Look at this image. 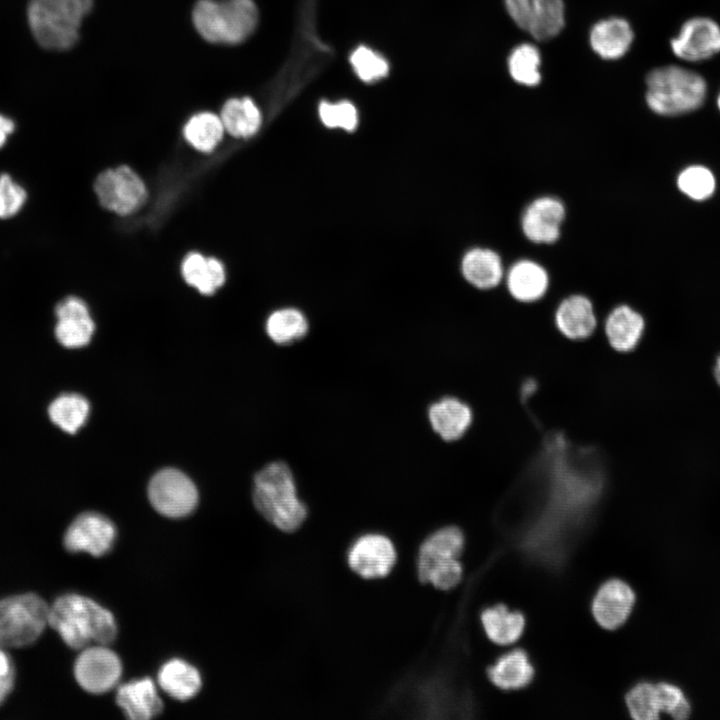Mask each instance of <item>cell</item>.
I'll return each mask as SVG.
<instances>
[{"label": "cell", "instance_id": "6da1fadb", "mask_svg": "<svg viewBox=\"0 0 720 720\" xmlns=\"http://www.w3.org/2000/svg\"><path fill=\"white\" fill-rule=\"evenodd\" d=\"M48 624L73 649H84L91 643L111 644L117 635L113 614L95 601L66 594L50 606Z\"/></svg>", "mask_w": 720, "mask_h": 720}, {"label": "cell", "instance_id": "7a4b0ae2", "mask_svg": "<svg viewBox=\"0 0 720 720\" xmlns=\"http://www.w3.org/2000/svg\"><path fill=\"white\" fill-rule=\"evenodd\" d=\"M253 503L268 522L285 533L299 529L308 513L298 497L290 468L280 461L266 465L256 474Z\"/></svg>", "mask_w": 720, "mask_h": 720}, {"label": "cell", "instance_id": "3957f363", "mask_svg": "<svg viewBox=\"0 0 720 720\" xmlns=\"http://www.w3.org/2000/svg\"><path fill=\"white\" fill-rule=\"evenodd\" d=\"M646 103L656 114L675 116L699 108L706 97L705 79L675 65L653 69L646 77Z\"/></svg>", "mask_w": 720, "mask_h": 720}, {"label": "cell", "instance_id": "277c9868", "mask_svg": "<svg viewBox=\"0 0 720 720\" xmlns=\"http://www.w3.org/2000/svg\"><path fill=\"white\" fill-rule=\"evenodd\" d=\"M92 4L93 0H30L27 18L32 35L45 49L71 48Z\"/></svg>", "mask_w": 720, "mask_h": 720}, {"label": "cell", "instance_id": "5b68a950", "mask_svg": "<svg viewBox=\"0 0 720 720\" xmlns=\"http://www.w3.org/2000/svg\"><path fill=\"white\" fill-rule=\"evenodd\" d=\"M192 18L196 30L205 40L238 44L254 31L258 11L252 0H199Z\"/></svg>", "mask_w": 720, "mask_h": 720}, {"label": "cell", "instance_id": "8992f818", "mask_svg": "<svg viewBox=\"0 0 720 720\" xmlns=\"http://www.w3.org/2000/svg\"><path fill=\"white\" fill-rule=\"evenodd\" d=\"M50 607L33 593L0 600V646L20 648L31 645L48 624Z\"/></svg>", "mask_w": 720, "mask_h": 720}, {"label": "cell", "instance_id": "52a82bcc", "mask_svg": "<svg viewBox=\"0 0 720 720\" xmlns=\"http://www.w3.org/2000/svg\"><path fill=\"white\" fill-rule=\"evenodd\" d=\"M148 497L153 508L169 518L187 516L198 503L194 483L184 473L173 468L160 470L152 477Z\"/></svg>", "mask_w": 720, "mask_h": 720}, {"label": "cell", "instance_id": "ba28073f", "mask_svg": "<svg viewBox=\"0 0 720 720\" xmlns=\"http://www.w3.org/2000/svg\"><path fill=\"white\" fill-rule=\"evenodd\" d=\"M94 188L100 204L120 215L136 211L147 198L144 182L127 166L102 172Z\"/></svg>", "mask_w": 720, "mask_h": 720}, {"label": "cell", "instance_id": "9c48e42d", "mask_svg": "<svg viewBox=\"0 0 720 720\" xmlns=\"http://www.w3.org/2000/svg\"><path fill=\"white\" fill-rule=\"evenodd\" d=\"M346 557L354 574L365 580H375L391 573L397 562V551L389 537L368 533L352 543Z\"/></svg>", "mask_w": 720, "mask_h": 720}, {"label": "cell", "instance_id": "30bf717a", "mask_svg": "<svg viewBox=\"0 0 720 720\" xmlns=\"http://www.w3.org/2000/svg\"><path fill=\"white\" fill-rule=\"evenodd\" d=\"M122 674V664L112 650L105 645L86 647L74 664V676L78 684L92 694H103L114 688Z\"/></svg>", "mask_w": 720, "mask_h": 720}, {"label": "cell", "instance_id": "8fae6325", "mask_svg": "<svg viewBox=\"0 0 720 720\" xmlns=\"http://www.w3.org/2000/svg\"><path fill=\"white\" fill-rule=\"evenodd\" d=\"M116 535V527L107 517L96 512H85L68 527L64 546L70 552H86L99 557L111 550Z\"/></svg>", "mask_w": 720, "mask_h": 720}, {"label": "cell", "instance_id": "7c38bea8", "mask_svg": "<svg viewBox=\"0 0 720 720\" xmlns=\"http://www.w3.org/2000/svg\"><path fill=\"white\" fill-rule=\"evenodd\" d=\"M674 55L684 61L699 62L720 53V26L710 18L687 20L670 41Z\"/></svg>", "mask_w": 720, "mask_h": 720}, {"label": "cell", "instance_id": "4fadbf2b", "mask_svg": "<svg viewBox=\"0 0 720 720\" xmlns=\"http://www.w3.org/2000/svg\"><path fill=\"white\" fill-rule=\"evenodd\" d=\"M464 545V534L456 526L440 528L427 536L419 546L416 557V572L419 581L427 584L434 571L459 559Z\"/></svg>", "mask_w": 720, "mask_h": 720}, {"label": "cell", "instance_id": "5bb4252c", "mask_svg": "<svg viewBox=\"0 0 720 720\" xmlns=\"http://www.w3.org/2000/svg\"><path fill=\"white\" fill-rule=\"evenodd\" d=\"M566 217L563 202L553 196H541L531 201L521 217L525 237L536 244H552L560 238Z\"/></svg>", "mask_w": 720, "mask_h": 720}, {"label": "cell", "instance_id": "9a60e30c", "mask_svg": "<svg viewBox=\"0 0 720 720\" xmlns=\"http://www.w3.org/2000/svg\"><path fill=\"white\" fill-rule=\"evenodd\" d=\"M634 603L632 588L620 579H610L597 590L592 600V614L601 627L615 630L628 619Z\"/></svg>", "mask_w": 720, "mask_h": 720}, {"label": "cell", "instance_id": "2e32d148", "mask_svg": "<svg viewBox=\"0 0 720 720\" xmlns=\"http://www.w3.org/2000/svg\"><path fill=\"white\" fill-rule=\"evenodd\" d=\"M55 314V336L61 345L79 348L89 343L95 324L83 300L69 296L57 304Z\"/></svg>", "mask_w": 720, "mask_h": 720}, {"label": "cell", "instance_id": "e0dca14e", "mask_svg": "<svg viewBox=\"0 0 720 720\" xmlns=\"http://www.w3.org/2000/svg\"><path fill=\"white\" fill-rule=\"evenodd\" d=\"M116 703L127 718L149 720L163 710V702L152 679L132 680L117 689Z\"/></svg>", "mask_w": 720, "mask_h": 720}, {"label": "cell", "instance_id": "ac0fdd59", "mask_svg": "<svg viewBox=\"0 0 720 720\" xmlns=\"http://www.w3.org/2000/svg\"><path fill=\"white\" fill-rule=\"evenodd\" d=\"M554 320L560 333L571 340L588 338L597 325L592 302L580 294L563 299L555 311Z\"/></svg>", "mask_w": 720, "mask_h": 720}, {"label": "cell", "instance_id": "d6986e66", "mask_svg": "<svg viewBox=\"0 0 720 720\" xmlns=\"http://www.w3.org/2000/svg\"><path fill=\"white\" fill-rule=\"evenodd\" d=\"M510 295L519 302L532 303L541 299L549 287L546 269L530 259L513 263L504 276Z\"/></svg>", "mask_w": 720, "mask_h": 720}, {"label": "cell", "instance_id": "ffe728a7", "mask_svg": "<svg viewBox=\"0 0 720 720\" xmlns=\"http://www.w3.org/2000/svg\"><path fill=\"white\" fill-rule=\"evenodd\" d=\"M461 271L467 282L482 290L495 288L505 276L500 255L483 247L472 248L465 253Z\"/></svg>", "mask_w": 720, "mask_h": 720}, {"label": "cell", "instance_id": "44dd1931", "mask_svg": "<svg viewBox=\"0 0 720 720\" xmlns=\"http://www.w3.org/2000/svg\"><path fill=\"white\" fill-rule=\"evenodd\" d=\"M433 430L445 441L461 438L472 422V411L464 402L445 397L433 403L428 410Z\"/></svg>", "mask_w": 720, "mask_h": 720}, {"label": "cell", "instance_id": "7402d4cb", "mask_svg": "<svg viewBox=\"0 0 720 720\" xmlns=\"http://www.w3.org/2000/svg\"><path fill=\"white\" fill-rule=\"evenodd\" d=\"M490 681L502 690H518L528 686L535 669L526 651L513 649L502 654L488 667Z\"/></svg>", "mask_w": 720, "mask_h": 720}, {"label": "cell", "instance_id": "603a6c76", "mask_svg": "<svg viewBox=\"0 0 720 720\" xmlns=\"http://www.w3.org/2000/svg\"><path fill=\"white\" fill-rule=\"evenodd\" d=\"M644 328L642 315L625 304L609 313L604 326L610 346L618 352L632 351L640 342Z\"/></svg>", "mask_w": 720, "mask_h": 720}, {"label": "cell", "instance_id": "cb8c5ba5", "mask_svg": "<svg viewBox=\"0 0 720 720\" xmlns=\"http://www.w3.org/2000/svg\"><path fill=\"white\" fill-rule=\"evenodd\" d=\"M633 41L629 23L621 18H610L596 23L590 32L592 49L604 59L623 56Z\"/></svg>", "mask_w": 720, "mask_h": 720}, {"label": "cell", "instance_id": "d4e9b609", "mask_svg": "<svg viewBox=\"0 0 720 720\" xmlns=\"http://www.w3.org/2000/svg\"><path fill=\"white\" fill-rule=\"evenodd\" d=\"M158 684L170 697L187 701L199 693L202 680L194 666L182 659L174 658L161 666Z\"/></svg>", "mask_w": 720, "mask_h": 720}, {"label": "cell", "instance_id": "484cf974", "mask_svg": "<svg viewBox=\"0 0 720 720\" xmlns=\"http://www.w3.org/2000/svg\"><path fill=\"white\" fill-rule=\"evenodd\" d=\"M480 618L485 634L498 645L516 642L523 634L526 623L521 612L510 610L504 604L485 608Z\"/></svg>", "mask_w": 720, "mask_h": 720}, {"label": "cell", "instance_id": "4316f807", "mask_svg": "<svg viewBox=\"0 0 720 720\" xmlns=\"http://www.w3.org/2000/svg\"><path fill=\"white\" fill-rule=\"evenodd\" d=\"M184 280L200 293L209 295L222 286L225 272L216 258H206L199 253L188 254L181 266Z\"/></svg>", "mask_w": 720, "mask_h": 720}, {"label": "cell", "instance_id": "83f0119b", "mask_svg": "<svg viewBox=\"0 0 720 720\" xmlns=\"http://www.w3.org/2000/svg\"><path fill=\"white\" fill-rule=\"evenodd\" d=\"M224 129L234 137L248 138L254 135L261 124V114L250 98L228 100L221 111Z\"/></svg>", "mask_w": 720, "mask_h": 720}, {"label": "cell", "instance_id": "f1b7e54d", "mask_svg": "<svg viewBox=\"0 0 720 720\" xmlns=\"http://www.w3.org/2000/svg\"><path fill=\"white\" fill-rule=\"evenodd\" d=\"M562 0H532V15L528 32L538 41L557 36L565 23Z\"/></svg>", "mask_w": 720, "mask_h": 720}, {"label": "cell", "instance_id": "f546056e", "mask_svg": "<svg viewBox=\"0 0 720 720\" xmlns=\"http://www.w3.org/2000/svg\"><path fill=\"white\" fill-rule=\"evenodd\" d=\"M221 118L211 112L194 115L184 127L185 139L197 150H213L223 137Z\"/></svg>", "mask_w": 720, "mask_h": 720}, {"label": "cell", "instance_id": "4dcf8cb0", "mask_svg": "<svg viewBox=\"0 0 720 720\" xmlns=\"http://www.w3.org/2000/svg\"><path fill=\"white\" fill-rule=\"evenodd\" d=\"M51 421L68 433H75L87 420L89 404L78 394H63L49 406Z\"/></svg>", "mask_w": 720, "mask_h": 720}, {"label": "cell", "instance_id": "1f68e13d", "mask_svg": "<svg viewBox=\"0 0 720 720\" xmlns=\"http://www.w3.org/2000/svg\"><path fill=\"white\" fill-rule=\"evenodd\" d=\"M266 331L275 343L290 344L306 335L308 323L299 310L286 308L277 310L268 317Z\"/></svg>", "mask_w": 720, "mask_h": 720}, {"label": "cell", "instance_id": "d6a6232c", "mask_svg": "<svg viewBox=\"0 0 720 720\" xmlns=\"http://www.w3.org/2000/svg\"><path fill=\"white\" fill-rule=\"evenodd\" d=\"M540 54L531 44H521L508 58V70L514 81L525 86H536L540 80Z\"/></svg>", "mask_w": 720, "mask_h": 720}, {"label": "cell", "instance_id": "836d02e7", "mask_svg": "<svg viewBox=\"0 0 720 720\" xmlns=\"http://www.w3.org/2000/svg\"><path fill=\"white\" fill-rule=\"evenodd\" d=\"M625 701L631 717L636 720H655L662 712L656 684L638 683L626 694Z\"/></svg>", "mask_w": 720, "mask_h": 720}, {"label": "cell", "instance_id": "e575fe53", "mask_svg": "<svg viewBox=\"0 0 720 720\" xmlns=\"http://www.w3.org/2000/svg\"><path fill=\"white\" fill-rule=\"evenodd\" d=\"M715 178L713 173L701 165H693L685 168L677 178L679 190L693 200H705L715 190Z\"/></svg>", "mask_w": 720, "mask_h": 720}, {"label": "cell", "instance_id": "d590c367", "mask_svg": "<svg viewBox=\"0 0 720 720\" xmlns=\"http://www.w3.org/2000/svg\"><path fill=\"white\" fill-rule=\"evenodd\" d=\"M351 65L363 81L371 82L385 77L389 67L386 60L371 49L360 46L350 57Z\"/></svg>", "mask_w": 720, "mask_h": 720}, {"label": "cell", "instance_id": "8d00e7d4", "mask_svg": "<svg viewBox=\"0 0 720 720\" xmlns=\"http://www.w3.org/2000/svg\"><path fill=\"white\" fill-rule=\"evenodd\" d=\"M319 115L323 124L330 128H342L353 131L358 123L357 111L348 101L338 103L321 102Z\"/></svg>", "mask_w": 720, "mask_h": 720}, {"label": "cell", "instance_id": "74e56055", "mask_svg": "<svg viewBox=\"0 0 720 720\" xmlns=\"http://www.w3.org/2000/svg\"><path fill=\"white\" fill-rule=\"evenodd\" d=\"M27 199L26 190L8 173L0 174V219L15 216Z\"/></svg>", "mask_w": 720, "mask_h": 720}, {"label": "cell", "instance_id": "f35d334b", "mask_svg": "<svg viewBox=\"0 0 720 720\" xmlns=\"http://www.w3.org/2000/svg\"><path fill=\"white\" fill-rule=\"evenodd\" d=\"M661 711L668 713L677 720L687 719L690 715V704L680 688L665 682L656 684Z\"/></svg>", "mask_w": 720, "mask_h": 720}, {"label": "cell", "instance_id": "ab89813d", "mask_svg": "<svg viewBox=\"0 0 720 720\" xmlns=\"http://www.w3.org/2000/svg\"><path fill=\"white\" fill-rule=\"evenodd\" d=\"M507 12L514 23L528 31L532 15V0H505Z\"/></svg>", "mask_w": 720, "mask_h": 720}, {"label": "cell", "instance_id": "60d3db41", "mask_svg": "<svg viewBox=\"0 0 720 720\" xmlns=\"http://www.w3.org/2000/svg\"><path fill=\"white\" fill-rule=\"evenodd\" d=\"M15 130V123L12 119L0 114V148L7 142L8 136Z\"/></svg>", "mask_w": 720, "mask_h": 720}, {"label": "cell", "instance_id": "b9f144b4", "mask_svg": "<svg viewBox=\"0 0 720 720\" xmlns=\"http://www.w3.org/2000/svg\"><path fill=\"white\" fill-rule=\"evenodd\" d=\"M15 673L10 675H0V704L8 696L14 686Z\"/></svg>", "mask_w": 720, "mask_h": 720}, {"label": "cell", "instance_id": "7bdbcfd3", "mask_svg": "<svg viewBox=\"0 0 720 720\" xmlns=\"http://www.w3.org/2000/svg\"><path fill=\"white\" fill-rule=\"evenodd\" d=\"M713 375L717 382V384L720 386V353L717 355L715 359V363L713 366Z\"/></svg>", "mask_w": 720, "mask_h": 720}, {"label": "cell", "instance_id": "ee69618b", "mask_svg": "<svg viewBox=\"0 0 720 720\" xmlns=\"http://www.w3.org/2000/svg\"><path fill=\"white\" fill-rule=\"evenodd\" d=\"M717 106H718V109L720 110V93L717 97Z\"/></svg>", "mask_w": 720, "mask_h": 720}]
</instances>
